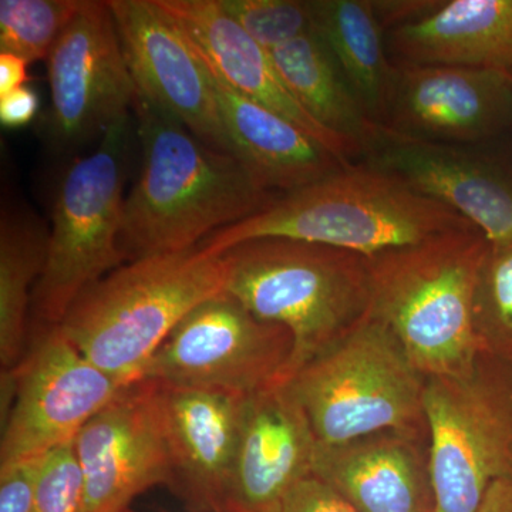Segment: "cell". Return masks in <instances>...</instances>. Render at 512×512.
Returning <instances> with one entry per match:
<instances>
[{
  "instance_id": "1",
  "label": "cell",
  "mask_w": 512,
  "mask_h": 512,
  "mask_svg": "<svg viewBox=\"0 0 512 512\" xmlns=\"http://www.w3.org/2000/svg\"><path fill=\"white\" fill-rule=\"evenodd\" d=\"M133 111L143 168L124 204L126 261L197 248L275 200L239 158L202 143L156 104L136 94Z\"/></svg>"
},
{
  "instance_id": "2",
  "label": "cell",
  "mask_w": 512,
  "mask_h": 512,
  "mask_svg": "<svg viewBox=\"0 0 512 512\" xmlns=\"http://www.w3.org/2000/svg\"><path fill=\"white\" fill-rule=\"evenodd\" d=\"M470 228L476 227L443 202L360 163L275 198L259 214L214 232L198 248L222 255L241 242L274 237L328 245L370 259Z\"/></svg>"
},
{
  "instance_id": "3",
  "label": "cell",
  "mask_w": 512,
  "mask_h": 512,
  "mask_svg": "<svg viewBox=\"0 0 512 512\" xmlns=\"http://www.w3.org/2000/svg\"><path fill=\"white\" fill-rule=\"evenodd\" d=\"M488 245L470 228L369 259V313L392 330L427 379L467 375L483 356L474 292Z\"/></svg>"
},
{
  "instance_id": "4",
  "label": "cell",
  "mask_w": 512,
  "mask_h": 512,
  "mask_svg": "<svg viewBox=\"0 0 512 512\" xmlns=\"http://www.w3.org/2000/svg\"><path fill=\"white\" fill-rule=\"evenodd\" d=\"M222 255L201 248L121 265L73 303L60 322L67 339L121 386L137 382L181 320L225 292Z\"/></svg>"
},
{
  "instance_id": "5",
  "label": "cell",
  "mask_w": 512,
  "mask_h": 512,
  "mask_svg": "<svg viewBox=\"0 0 512 512\" xmlns=\"http://www.w3.org/2000/svg\"><path fill=\"white\" fill-rule=\"evenodd\" d=\"M222 258L225 292L256 318L291 333L288 380L369 313L372 278L366 256L269 237L241 242Z\"/></svg>"
},
{
  "instance_id": "6",
  "label": "cell",
  "mask_w": 512,
  "mask_h": 512,
  "mask_svg": "<svg viewBox=\"0 0 512 512\" xmlns=\"http://www.w3.org/2000/svg\"><path fill=\"white\" fill-rule=\"evenodd\" d=\"M427 377L392 330L365 318L285 383L326 446L387 430L427 433Z\"/></svg>"
},
{
  "instance_id": "7",
  "label": "cell",
  "mask_w": 512,
  "mask_h": 512,
  "mask_svg": "<svg viewBox=\"0 0 512 512\" xmlns=\"http://www.w3.org/2000/svg\"><path fill=\"white\" fill-rule=\"evenodd\" d=\"M130 119L111 127L57 187L45 269L33 293L40 325H60L87 289L126 261L121 249Z\"/></svg>"
},
{
  "instance_id": "8",
  "label": "cell",
  "mask_w": 512,
  "mask_h": 512,
  "mask_svg": "<svg viewBox=\"0 0 512 512\" xmlns=\"http://www.w3.org/2000/svg\"><path fill=\"white\" fill-rule=\"evenodd\" d=\"M424 417L437 512H477L512 477V380L483 355L467 375L427 379Z\"/></svg>"
},
{
  "instance_id": "9",
  "label": "cell",
  "mask_w": 512,
  "mask_h": 512,
  "mask_svg": "<svg viewBox=\"0 0 512 512\" xmlns=\"http://www.w3.org/2000/svg\"><path fill=\"white\" fill-rule=\"evenodd\" d=\"M28 348L2 375L0 471L73 443L126 387L86 359L59 325H40Z\"/></svg>"
},
{
  "instance_id": "10",
  "label": "cell",
  "mask_w": 512,
  "mask_h": 512,
  "mask_svg": "<svg viewBox=\"0 0 512 512\" xmlns=\"http://www.w3.org/2000/svg\"><path fill=\"white\" fill-rule=\"evenodd\" d=\"M292 349L284 326L222 292L181 320L138 380L251 396L286 383Z\"/></svg>"
},
{
  "instance_id": "11",
  "label": "cell",
  "mask_w": 512,
  "mask_h": 512,
  "mask_svg": "<svg viewBox=\"0 0 512 512\" xmlns=\"http://www.w3.org/2000/svg\"><path fill=\"white\" fill-rule=\"evenodd\" d=\"M47 136L73 150L130 119L136 84L121 49L109 2L86 0L46 59Z\"/></svg>"
},
{
  "instance_id": "12",
  "label": "cell",
  "mask_w": 512,
  "mask_h": 512,
  "mask_svg": "<svg viewBox=\"0 0 512 512\" xmlns=\"http://www.w3.org/2000/svg\"><path fill=\"white\" fill-rule=\"evenodd\" d=\"M83 478L79 512H128L138 495L170 487L171 466L156 383L137 380L73 441Z\"/></svg>"
},
{
  "instance_id": "13",
  "label": "cell",
  "mask_w": 512,
  "mask_h": 512,
  "mask_svg": "<svg viewBox=\"0 0 512 512\" xmlns=\"http://www.w3.org/2000/svg\"><path fill=\"white\" fill-rule=\"evenodd\" d=\"M137 96L184 124L202 143L232 153L207 66L156 0H109Z\"/></svg>"
},
{
  "instance_id": "14",
  "label": "cell",
  "mask_w": 512,
  "mask_h": 512,
  "mask_svg": "<svg viewBox=\"0 0 512 512\" xmlns=\"http://www.w3.org/2000/svg\"><path fill=\"white\" fill-rule=\"evenodd\" d=\"M382 127L430 143L477 146L512 126V79L495 70L394 62Z\"/></svg>"
},
{
  "instance_id": "15",
  "label": "cell",
  "mask_w": 512,
  "mask_h": 512,
  "mask_svg": "<svg viewBox=\"0 0 512 512\" xmlns=\"http://www.w3.org/2000/svg\"><path fill=\"white\" fill-rule=\"evenodd\" d=\"M362 163L443 202L471 222L488 244H512L511 161L476 146L414 140L382 127Z\"/></svg>"
},
{
  "instance_id": "16",
  "label": "cell",
  "mask_w": 512,
  "mask_h": 512,
  "mask_svg": "<svg viewBox=\"0 0 512 512\" xmlns=\"http://www.w3.org/2000/svg\"><path fill=\"white\" fill-rule=\"evenodd\" d=\"M170 490L192 512H227L248 396L158 384Z\"/></svg>"
},
{
  "instance_id": "17",
  "label": "cell",
  "mask_w": 512,
  "mask_h": 512,
  "mask_svg": "<svg viewBox=\"0 0 512 512\" xmlns=\"http://www.w3.org/2000/svg\"><path fill=\"white\" fill-rule=\"evenodd\" d=\"M316 447L311 420L285 384L248 396L227 512H278L313 476Z\"/></svg>"
},
{
  "instance_id": "18",
  "label": "cell",
  "mask_w": 512,
  "mask_h": 512,
  "mask_svg": "<svg viewBox=\"0 0 512 512\" xmlns=\"http://www.w3.org/2000/svg\"><path fill=\"white\" fill-rule=\"evenodd\" d=\"M313 476L357 512H437L427 433L387 430L318 443Z\"/></svg>"
},
{
  "instance_id": "19",
  "label": "cell",
  "mask_w": 512,
  "mask_h": 512,
  "mask_svg": "<svg viewBox=\"0 0 512 512\" xmlns=\"http://www.w3.org/2000/svg\"><path fill=\"white\" fill-rule=\"evenodd\" d=\"M202 59L238 93L285 117L342 160L352 163L359 151L345 138L313 119L282 79L271 52L229 18L217 0H156Z\"/></svg>"
},
{
  "instance_id": "20",
  "label": "cell",
  "mask_w": 512,
  "mask_h": 512,
  "mask_svg": "<svg viewBox=\"0 0 512 512\" xmlns=\"http://www.w3.org/2000/svg\"><path fill=\"white\" fill-rule=\"evenodd\" d=\"M202 62L207 66L232 153L265 191L288 194L352 165L285 117L232 89L210 64L204 59Z\"/></svg>"
},
{
  "instance_id": "21",
  "label": "cell",
  "mask_w": 512,
  "mask_h": 512,
  "mask_svg": "<svg viewBox=\"0 0 512 512\" xmlns=\"http://www.w3.org/2000/svg\"><path fill=\"white\" fill-rule=\"evenodd\" d=\"M387 33L394 62L495 70L512 79V0H451Z\"/></svg>"
},
{
  "instance_id": "22",
  "label": "cell",
  "mask_w": 512,
  "mask_h": 512,
  "mask_svg": "<svg viewBox=\"0 0 512 512\" xmlns=\"http://www.w3.org/2000/svg\"><path fill=\"white\" fill-rule=\"evenodd\" d=\"M272 59L303 109L332 133L348 140L363 158L382 126L370 119L329 47L312 30L271 50Z\"/></svg>"
},
{
  "instance_id": "23",
  "label": "cell",
  "mask_w": 512,
  "mask_h": 512,
  "mask_svg": "<svg viewBox=\"0 0 512 512\" xmlns=\"http://www.w3.org/2000/svg\"><path fill=\"white\" fill-rule=\"evenodd\" d=\"M313 30L329 47L370 119L382 126L392 94L394 63L372 2L315 0Z\"/></svg>"
},
{
  "instance_id": "24",
  "label": "cell",
  "mask_w": 512,
  "mask_h": 512,
  "mask_svg": "<svg viewBox=\"0 0 512 512\" xmlns=\"http://www.w3.org/2000/svg\"><path fill=\"white\" fill-rule=\"evenodd\" d=\"M49 232L32 212L3 210L0 222V365L13 372L28 348L29 308L45 269Z\"/></svg>"
},
{
  "instance_id": "25",
  "label": "cell",
  "mask_w": 512,
  "mask_h": 512,
  "mask_svg": "<svg viewBox=\"0 0 512 512\" xmlns=\"http://www.w3.org/2000/svg\"><path fill=\"white\" fill-rule=\"evenodd\" d=\"M84 0H2L0 53L35 63L46 60Z\"/></svg>"
},
{
  "instance_id": "26",
  "label": "cell",
  "mask_w": 512,
  "mask_h": 512,
  "mask_svg": "<svg viewBox=\"0 0 512 512\" xmlns=\"http://www.w3.org/2000/svg\"><path fill=\"white\" fill-rule=\"evenodd\" d=\"M474 328L483 355H511L512 244L488 245L474 292Z\"/></svg>"
},
{
  "instance_id": "27",
  "label": "cell",
  "mask_w": 512,
  "mask_h": 512,
  "mask_svg": "<svg viewBox=\"0 0 512 512\" xmlns=\"http://www.w3.org/2000/svg\"><path fill=\"white\" fill-rule=\"evenodd\" d=\"M229 18L271 52L313 30L311 2L301 0H217Z\"/></svg>"
},
{
  "instance_id": "28",
  "label": "cell",
  "mask_w": 512,
  "mask_h": 512,
  "mask_svg": "<svg viewBox=\"0 0 512 512\" xmlns=\"http://www.w3.org/2000/svg\"><path fill=\"white\" fill-rule=\"evenodd\" d=\"M83 478L73 443L47 454L40 463L33 512H79Z\"/></svg>"
},
{
  "instance_id": "29",
  "label": "cell",
  "mask_w": 512,
  "mask_h": 512,
  "mask_svg": "<svg viewBox=\"0 0 512 512\" xmlns=\"http://www.w3.org/2000/svg\"><path fill=\"white\" fill-rule=\"evenodd\" d=\"M42 460L0 471V512H33Z\"/></svg>"
},
{
  "instance_id": "30",
  "label": "cell",
  "mask_w": 512,
  "mask_h": 512,
  "mask_svg": "<svg viewBox=\"0 0 512 512\" xmlns=\"http://www.w3.org/2000/svg\"><path fill=\"white\" fill-rule=\"evenodd\" d=\"M278 512H357L315 476L296 485Z\"/></svg>"
},
{
  "instance_id": "31",
  "label": "cell",
  "mask_w": 512,
  "mask_h": 512,
  "mask_svg": "<svg viewBox=\"0 0 512 512\" xmlns=\"http://www.w3.org/2000/svg\"><path fill=\"white\" fill-rule=\"evenodd\" d=\"M443 3L431 0H373L372 6L380 26L390 32L426 19L440 9Z\"/></svg>"
},
{
  "instance_id": "32",
  "label": "cell",
  "mask_w": 512,
  "mask_h": 512,
  "mask_svg": "<svg viewBox=\"0 0 512 512\" xmlns=\"http://www.w3.org/2000/svg\"><path fill=\"white\" fill-rule=\"evenodd\" d=\"M39 96L32 87L23 86L0 96V121L8 128L28 126L39 111Z\"/></svg>"
},
{
  "instance_id": "33",
  "label": "cell",
  "mask_w": 512,
  "mask_h": 512,
  "mask_svg": "<svg viewBox=\"0 0 512 512\" xmlns=\"http://www.w3.org/2000/svg\"><path fill=\"white\" fill-rule=\"evenodd\" d=\"M28 62L10 53H0V96L28 83Z\"/></svg>"
},
{
  "instance_id": "34",
  "label": "cell",
  "mask_w": 512,
  "mask_h": 512,
  "mask_svg": "<svg viewBox=\"0 0 512 512\" xmlns=\"http://www.w3.org/2000/svg\"><path fill=\"white\" fill-rule=\"evenodd\" d=\"M477 512H512V477L494 483Z\"/></svg>"
}]
</instances>
